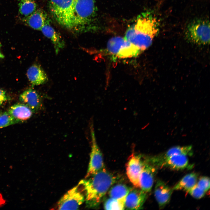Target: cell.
<instances>
[{"label": "cell", "instance_id": "cell-1", "mask_svg": "<svg viewBox=\"0 0 210 210\" xmlns=\"http://www.w3.org/2000/svg\"><path fill=\"white\" fill-rule=\"evenodd\" d=\"M49 7L57 23L73 33L94 28L97 10L95 0H49Z\"/></svg>", "mask_w": 210, "mask_h": 210}, {"label": "cell", "instance_id": "cell-2", "mask_svg": "<svg viewBox=\"0 0 210 210\" xmlns=\"http://www.w3.org/2000/svg\"><path fill=\"white\" fill-rule=\"evenodd\" d=\"M160 23L151 13H142L127 30L124 38L142 52L152 44L158 34Z\"/></svg>", "mask_w": 210, "mask_h": 210}, {"label": "cell", "instance_id": "cell-3", "mask_svg": "<svg viewBox=\"0 0 210 210\" xmlns=\"http://www.w3.org/2000/svg\"><path fill=\"white\" fill-rule=\"evenodd\" d=\"M80 182L85 191L86 206H97L104 195L118 180V177L105 168Z\"/></svg>", "mask_w": 210, "mask_h": 210}, {"label": "cell", "instance_id": "cell-4", "mask_svg": "<svg viewBox=\"0 0 210 210\" xmlns=\"http://www.w3.org/2000/svg\"><path fill=\"white\" fill-rule=\"evenodd\" d=\"M210 24L205 20H197L187 25L185 36L189 41L200 45L209 44L210 42Z\"/></svg>", "mask_w": 210, "mask_h": 210}, {"label": "cell", "instance_id": "cell-5", "mask_svg": "<svg viewBox=\"0 0 210 210\" xmlns=\"http://www.w3.org/2000/svg\"><path fill=\"white\" fill-rule=\"evenodd\" d=\"M85 200L84 187L80 181L77 185L68 190L61 198L56 208L59 210L78 209Z\"/></svg>", "mask_w": 210, "mask_h": 210}, {"label": "cell", "instance_id": "cell-6", "mask_svg": "<svg viewBox=\"0 0 210 210\" xmlns=\"http://www.w3.org/2000/svg\"><path fill=\"white\" fill-rule=\"evenodd\" d=\"M92 146L89 166L85 178L105 168L101 151L97 143L93 124L90 126Z\"/></svg>", "mask_w": 210, "mask_h": 210}, {"label": "cell", "instance_id": "cell-7", "mask_svg": "<svg viewBox=\"0 0 210 210\" xmlns=\"http://www.w3.org/2000/svg\"><path fill=\"white\" fill-rule=\"evenodd\" d=\"M143 166L142 157L133 153L126 164V174L131 182L136 188H140L139 178Z\"/></svg>", "mask_w": 210, "mask_h": 210}, {"label": "cell", "instance_id": "cell-8", "mask_svg": "<svg viewBox=\"0 0 210 210\" xmlns=\"http://www.w3.org/2000/svg\"><path fill=\"white\" fill-rule=\"evenodd\" d=\"M142 159L143 166L140 176V188L147 193L150 191L153 186L156 169L147 158Z\"/></svg>", "mask_w": 210, "mask_h": 210}, {"label": "cell", "instance_id": "cell-9", "mask_svg": "<svg viewBox=\"0 0 210 210\" xmlns=\"http://www.w3.org/2000/svg\"><path fill=\"white\" fill-rule=\"evenodd\" d=\"M191 146H176L172 148L166 152L153 156L147 158L148 160L155 167H158L163 161L169 158L176 155L192 154Z\"/></svg>", "mask_w": 210, "mask_h": 210}, {"label": "cell", "instance_id": "cell-10", "mask_svg": "<svg viewBox=\"0 0 210 210\" xmlns=\"http://www.w3.org/2000/svg\"><path fill=\"white\" fill-rule=\"evenodd\" d=\"M147 193L140 188H131L125 199V208L129 210L140 209L147 198Z\"/></svg>", "mask_w": 210, "mask_h": 210}, {"label": "cell", "instance_id": "cell-11", "mask_svg": "<svg viewBox=\"0 0 210 210\" xmlns=\"http://www.w3.org/2000/svg\"><path fill=\"white\" fill-rule=\"evenodd\" d=\"M173 190V188L169 187L163 181H157L155 188L154 194L160 209L163 208L169 202Z\"/></svg>", "mask_w": 210, "mask_h": 210}, {"label": "cell", "instance_id": "cell-12", "mask_svg": "<svg viewBox=\"0 0 210 210\" xmlns=\"http://www.w3.org/2000/svg\"><path fill=\"white\" fill-rule=\"evenodd\" d=\"M19 99L22 103L29 107L33 112L40 110L42 106V102L40 95L32 89H27L21 93Z\"/></svg>", "mask_w": 210, "mask_h": 210}, {"label": "cell", "instance_id": "cell-13", "mask_svg": "<svg viewBox=\"0 0 210 210\" xmlns=\"http://www.w3.org/2000/svg\"><path fill=\"white\" fill-rule=\"evenodd\" d=\"M40 31L46 37L51 41L56 54H58L60 50L65 47L64 41L60 34L50 25L49 20L46 22Z\"/></svg>", "mask_w": 210, "mask_h": 210}, {"label": "cell", "instance_id": "cell-14", "mask_svg": "<svg viewBox=\"0 0 210 210\" xmlns=\"http://www.w3.org/2000/svg\"><path fill=\"white\" fill-rule=\"evenodd\" d=\"M48 20L46 13L40 9H36L30 15L22 19L23 21L27 25L37 30H40Z\"/></svg>", "mask_w": 210, "mask_h": 210}, {"label": "cell", "instance_id": "cell-15", "mask_svg": "<svg viewBox=\"0 0 210 210\" xmlns=\"http://www.w3.org/2000/svg\"><path fill=\"white\" fill-rule=\"evenodd\" d=\"M190 166L187 155L181 154L175 155L169 158L162 163L158 167L181 170L189 168Z\"/></svg>", "mask_w": 210, "mask_h": 210}, {"label": "cell", "instance_id": "cell-16", "mask_svg": "<svg viewBox=\"0 0 210 210\" xmlns=\"http://www.w3.org/2000/svg\"><path fill=\"white\" fill-rule=\"evenodd\" d=\"M27 77L32 86L38 85L46 83L48 79L46 73L39 65L34 64L27 70Z\"/></svg>", "mask_w": 210, "mask_h": 210}, {"label": "cell", "instance_id": "cell-17", "mask_svg": "<svg viewBox=\"0 0 210 210\" xmlns=\"http://www.w3.org/2000/svg\"><path fill=\"white\" fill-rule=\"evenodd\" d=\"M8 111L13 118L21 122L30 118L33 113L29 107L22 103L12 105Z\"/></svg>", "mask_w": 210, "mask_h": 210}, {"label": "cell", "instance_id": "cell-18", "mask_svg": "<svg viewBox=\"0 0 210 210\" xmlns=\"http://www.w3.org/2000/svg\"><path fill=\"white\" fill-rule=\"evenodd\" d=\"M198 175L191 173L185 176L173 188V190H183L188 192L197 183Z\"/></svg>", "mask_w": 210, "mask_h": 210}, {"label": "cell", "instance_id": "cell-19", "mask_svg": "<svg viewBox=\"0 0 210 210\" xmlns=\"http://www.w3.org/2000/svg\"><path fill=\"white\" fill-rule=\"evenodd\" d=\"M130 188L123 184L113 185L108 190L109 197L125 203L126 197Z\"/></svg>", "mask_w": 210, "mask_h": 210}, {"label": "cell", "instance_id": "cell-20", "mask_svg": "<svg viewBox=\"0 0 210 210\" xmlns=\"http://www.w3.org/2000/svg\"><path fill=\"white\" fill-rule=\"evenodd\" d=\"M19 13L22 19L33 13L37 8L34 0H18Z\"/></svg>", "mask_w": 210, "mask_h": 210}, {"label": "cell", "instance_id": "cell-21", "mask_svg": "<svg viewBox=\"0 0 210 210\" xmlns=\"http://www.w3.org/2000/svg\"><path fill=\"white\" fill-rule=\"evenodd\" d=\"M125 41V40L124 38L119 36L111 38L107 43L108 51L111 54L117 56Z\"/></svg>", "mask_w": 210, "mask_h": 210}, {"label": "cell", "instance_id": "cell-22", "mask_svg": "<svg viewBox=\"0 0 210 210\" xmlns=\"http://www.w3.org/2000/svg\"><path fill=\"white\" fill-rule=\"evenodd\" d=\"M21 123L13 118L8 111L2 113L0 116V128Z\"/></svg>", "mask_w": 210, "mask_h": 210}, {"label": "cell", "instance_id": "cell-23", "mask_svg": "<svg viewBox=\"0 0 210 210\" xmlns=\"http://www.w3.org/2000/svg\"><path fill=\"white\" fill-rule=\"evenodd\" d=\"M125 203L110 197L107 199L104 204V207L106 210H123Z\"/></svg>", "mask_w": 210, "mask_h": 210}, {"label": "cell", "instance_id": "cell-24", "mask_svg": "<svg viewBox=\"0 0 210 210\" xmlns=\"http://www.w3.org/2000/svg\"><path fill=\"white\" fill-rule=\"evenodd\" d=\"M192 197L196 199L203 197L206 192L196 184L188 192Z\"/></svg>", "mask_w": 210, "mask_h": 210}, {"label": "cell", "instance_id": "cell-25", "mask_svg": "<svg viewBox=\"0 0 210 210\" xmlns=\"http://www.w3.org/2000/svg\"><path fill=\"white\" fill-rule=\"evenodd\" d=\"M197 184L205 192H207L210 188L209 178L206 176L201 177L197 182Z\"/></svg>", "mask_w": 210, "mask_h": 210}, {"label": "cell", "instance_id": "cell-26", "mask_svg": "<svg viewBox=\"0 0 210 210\" xmlns=\"http://www.w3.org/2000/svg\"><path fill=\"white\" fill-rule=\"evenodd\" d=\"M10 98L6 92L4 90L0 88V105L10 100Z\"/></svg>", "mask_w": 210, "mask_h": 210}, {"label": "cell", "instance_id": "cell-27", "mask_svg": "<svg viewBox=\"0 0 210 210\" xmlns=\"http://www.w3.org/2000/svg\"><path fill=\"white\" fill-rule=\"evenodd\" d=\"M1 44L0 43V58H3L4 57V56L3 55V54L2 53L1 51Z\"/></svg>", "mask_w": 210, "mask_h": 210}, {"label": "cell", "instance_id": "cell-28", "mask_svg": "<svg viewBox=\"0 0 210 210\" xmlns=\"http://www.w3.org/2000/svg\"><path fill=\"white\" fill-rule=\"evenodd\" d=\"M2 112H1V110L0 109V116L1 115V114H2Z\"/></svg>", "mask_w": 210, "mask_h": 210}]
</instances>
